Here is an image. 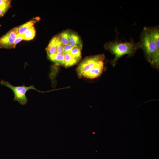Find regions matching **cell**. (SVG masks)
<instances>
[{
    "label": "cell",
    "mask_w": 159,
    "mask_h": 159,
    "mask_svg": "<svg viewBox=\"0 0 159 159\" xmlns=\"http://www.w3.org/2000/svg\"><path fill=\"white\" fill-rule=\"evenodd\" d=\"M139 48L143 50L149 62L153 67L158 68L159 66V48H158L145 27L142 32L140 41L138 43Z\"/></svg>",
    "instance_id": "6da1fadb"
},
{
    "label": "cell",
    "mask_w": 159,
    "mask_h": 159,
    "mask_svg": "<svg viewBox=\"0 0 159 159\" xmlns=\"http://www.w3.org/2000/svg\"><path fill=\"white\" fill-rule=\"evenodd\" d=\"M104 47L106 49L115 55L114 59L110 62L113 66L115 65L117 61L122 57L125 54L132 56L139 48L138 44L132 42H109L106 43Z\"/></svg>",
    "instance_id": "7a4b0ae2"
},
{
    "label": "cell",
    "mask_w": 159,
    "mask_h": 159,
    "mask_svg": "<svg viewBox=\"0 0 159 159\" xmlns=\"http://www.w3.org/2000/svg\"><path fill=\"white\" fill-rule=\"evenodd\" d=\"M0 84L11 89L14 93V100L17 102L23 105H25L27 102L28 99L26 96V93L28 91L34 90L39 92H40L33 85L28 87L25 86L24 84L22 86H14L11 85L8 81L3 80H1Z\"/></svg>",
    "instance_id": "3957f363"
},
{
    "label": "cell",
    "mask_w": 159,
    "mask_h": 159,
    "mask_svg": "<svg viewBox=\"0 0 159 159\" xmlns=\"http://www.w3.org/2000/svg\"><path fill=\"white\" fill-rule=\"evenodd\" d=\"M105 55L100 54L87 57L84 59L77 67L76 70L77 75L80 78L90 70L97 62L104 61Z\"/></svg>",
    "instance_id": "277c9868"
},
{
    "label": "cell",
    "mask_w": 159,
    "mask_h": 159,
    "mask_svg": "<svg viewBox=\"0 0 159 159\" xmlns=\"http://www.w3.org/2000/svg\"><path fill=\"white\" fill-rule=\"evenodd\" d=\"M103 61H101L97 62L90 70L85 73L83 77L89 79H94L100 76L104 69Z\"/></svg>",
    "instance_id": "5b68a950"
},
{
    "label": "cell",
    "mask_w": 159,
    "mask_h": 159,
    "mask_svg": "<svg viewBox=\"0 0 159 159\" xmlns=\"http://www.w3.org/2000/svg\"><path fill=\"white\" fill-rule=\"evenodd\" d=\"M14 39L6 33L0 37V48H14Z\"/></svg>",
    "instance_id": "8992f818"
},
{
    "label": "cell",
    "mask_w": 159,
    "mask_h": 159,
    "mask_svg": "<svg viewBox=\"0 0 159 159\" xmlns=\"http://www.w3.org/2000/svg\"><path fill=\"white\" fill-rule=\"evenodd\" d=\"M69 44L73 47L82 48V42L81 39L76 33L69 30Z\"/></svg>",
    "instance_id": "52a82bcc"
},
{
    "label": "cell",
    "mask_w": 159,
    "mask_h": 159,
    "mask_svg": "<svg viewBox=\"0 0 159 159\" xmlns=\"http://www.w3.org/2000/svg\"><path fill=\"white\" fill-rule=\"evenodd\" d=\"M39 20V17L35 18L32 20L17 27L18 34L23 35L29 28L33 26L34 24Z\"/></svg>",
    "instance_id": "ba28073f"
},
{
    "label": "cell",
    "mask_w": 159,
    "mask_h": 159,
    "mask_svg": "<svg viewBox=\"0 0 159 159\" xmlns=\"http://www.w3.org/2000/svg\"><path fill=\"white\" fill-rule=\"evenodd\" d=\"M146 29L159 48V30L158 27H145Z\"/></svg>",
    "instance_id": "9c48e42d"
},
{
    "label": "cell",
    "mask_w": 159,
    "mask_h": 159,
    "mask_svg": "<svg viewBox=\"0 0 159 159\" xmlns=\"http://www.w3.org/2000/svg\"><path fill=\"white\" fill-rule=\"evenodd\" d=\"M64 59L63 66L67 67L72 66L76 64L79 60L75 58L70 54H64Z\"/></svg>",
    "instance_id": "30bf717a"
},
{
    "label": "cell",
    "mask_w": 159,
    "mask_h": 159,
    "mask_svg": "<svg viewBox=\"0 0 159 159\" xmlns=\"http://www.w3.org/2000/svg\"><path fill=\"white\" fill-rule=\"evenodd\" d=\"M49 59L57 65H63L64 59V54H55L47 55Z\"/></svg>",
    "instance_id": "8fae6325"
},
{
    "label": "cell",
    "mask_w": 159,
    "mask_h": 159,
    "mask_svg": "<svg viewBox=\"0 0 159 159\" xmlns=\"http://www.w3.org/2000/svg\"><path fill=\"white\" fill-rule=\"evenodd\" d=\"M47 55L56 53V36L54 37L49 42L46 48Z\"/></svg>",
    "instance_id": "7c38bea8"
},
{
    "label": "cell",
    "mask_w": 159,
    "mask_h": 159,
    "mask_svg": "<svg viewBox=\"0 0 159 159\" xmlns=\"http://www.w3.org/2000/svg\"><path fill=\"white\" fill-rule=\"evenodd\" d=\"M36 34V31L34 26L29 28L22 35L23 39L29 40L33 39Z\"/></svg>",
    "instance_id": "4fadbf2b"
},
{
    "label": "cell",
    "mask_w": 159,
    "mask_h": 159,
    "mask_svg": "<svg viewBox=\"0 0 159 159\" xmlns=\"http://www.w3.org/2000/svg\"><path fill=\"white\" fill-rule=\"evenodd\" d=\"M59 36L61 40L64 45L69 44V30H66L62 32Z\"/></svg>",
    "instance_id": "5bb4252c"
},
{
    "label": "cell",
    "mask_w": 159,
    "mask_h": 159,
    "mask_svg": "<svg viewBox=\"0 0 159 159\" xmlns=\"http://www.w3.org/2000/svg\"><path fill=\"white\" fill-rule=\"evenodd\" d=\"M56 54H60L63 53L64 45L61 40L59 35L56 36Z\"/></svg>",
    "instance_id": "9a60e30c"
},
{
    "label": "cell",
    "mask_w": 159,
    "mask_h": 159,
    "mask_svg": "<svg viewBox=\"0 0 159 159\" xmlns=\"http://www.w3.org/2000/svg\"><path fill=\"white\" fill-rule=\"evenodd\" d=\"M81 49L80 47H73L70 54L75 58L80 60L81 58Z\"/></svg>",
    "instance_id": "2e32d148"
},
{
    "label": "cell",
    "mask_w": 159,
    "mask_h": 159,
    "mask_svg": "<svg viewBox=\"0 0 159 159\" xmlns=\"http://www.w3.org/2000/svg\"><path fill=\"white\" fill-rule=\"evenodd\" d=\"M11 4V1L8 0H0V7L7 11Z\"/></svg>",
    "instance_id": "e0dca14e"
},
{
    "label": "cell",
    "mask_w": 159,
    "mask_h": 159,
    "mask_svg": "<svg viewBox=\"0 0 159 159\" xmlns=\"http://www.w3.org/2000/svg\"><path fill=\"white\" fill-rule=\"evenodd\" d=\"M6 34L14 40L18 34L17 27L14 28L10 30Z\"/></svg>",
    "instance_id": "ac0fdd59"
},
{
    "label": "cell",
    "mask_w": 159,
    "mask_h": 159,
    "mask_svg": "<svg viewBox=\"0 0 159 159\" xmlns=\"http://www.w3.org/2000/svg\"><path fill=\"white\" fill-rule=\"evenodd\" d=\"M73 48V47L69 44L64 45L63 48V53L70 54V52Z\"/></svg>",
    "instance_id": "d6986e66"
},
{
    "label": "cell",
    "mask_w": 159,
    "mask_h": 159,
    "mask_svg": "<svg viewBox=\"0 0 159 159\" xmlns=\"http://www.w3.org/2000/svg\"><path fill=\"white\" fill-rule=\"evenodd\" d=\"M22 40H23L22 35L18 34L16 38L14 40V47L15 48L16 44L21 42Z\"/></svg>",
    "instance_id": "ffe728a7"
},
{
    "label": "cell",
    "mask_w": 159,
    "mask_h": 159,
    "mask_svg": "<svg viewBox=\"0 0 159 159\" xmlns=\"http://www.w3.org/2000/svg\"><path fill=\"white\" fill-rule=\"evenodd\" d=\"M7 11L0 7V17L3 16Z\"/></svg>",
    "instance_id": "44dd1931"
}]
</instances>
